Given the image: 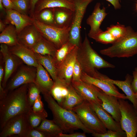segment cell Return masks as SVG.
Segmentation results:
<instances>
[{
  "label": "cell",
  "mask_w": 137,
  "mask_h": 137,
  "mask_svg": "<svg viewBox=\"0 0 137 137\" xmlns=\"http://www.w3.org/2000/svg\"><path fill=\"white\" fill-rule=\"evenodd\" d=\"M28 84L22 85L7 93L0 99V129L17 115L26 113L31 108L27 98Z\"/></svg>",
  "instance_id": "obj_1"
},
{
  "label": "cell",
  "mask_w": 137,
  "mask_h": 137,
  "mask_svg": "<svg viewBox=\"0 0 137 137\" xmlns=\"http://www.w3.org/2000/svg\"><path fill=\"white\" fill-rule=\"evenodd\" d=\"M43 95L48 108L52 113L53 120L63 132L70 133L80 129L86 133L92 134L94 132L84 125L75 112L60 106L50 93Z\"/></svg>",
  "instance_id": "obj_2"
},
{
  "label": "cell",
  "mask_w": 137,
  "mask_h": 137,
  "mask_svg": "<svg viewBox=\"0 0 137 137\" xmlns=\"http://www.w3.org/2000/svg\"><path fill=\"white\" fill-rule=\"evenodd\" d=\"M77 59L82 72L95 78H98L101 74L97 69L115 67L105 60L93 49L86 35L82 43L78 46Z\"/></svg>",
  "instance_id": "obj_3"
},
{
  "label": "cell",
  "mask_w": 137,
  "mask_h": 137,
  "mask_svg": "<svg viewBox=\"0 0 137 137\" xmlns=\"http://www.w3.org/2000/svg\"><path fill=\"white\" fill-rule=\"evenodd\" d=\"M102 55L110 58H128L137 54V32L130 27L127 34L112 45L100 51Z\"/></svg>",
  "instance_id": "obj_4"
},
{
  "label": "cell",
  "mask_w": 137,
  "mask_h": 137,
  "mask_svg": "<svg viewBox=\"0 0 137 137\" xmlns=\"http://www.w3.org/2000/svg\"><path fill=\"white\" fill-rule=\"evenodd\" d=\"M32 24L41 35L52 43L57 49L69 41L71 27L62 28L47 25L35 18H33Z\"/></svg>",
  "instance_id": "obj_5"
},
{
  "label": "cell",
  "mask_w": 137,
  "mask_h": 137,
  "mask_svg": "<svg viewBox=\"0 0 137 137\" xmlns=\"http://www.w3.org/2000/svg\"><path fill=\"white\" fill-rule=\"evenodd\" d=\"M71 110L76 114L86 127L94 132L102 134L107 131V128L87 101L84 100L72 108Z\"/></svg>",
  "instance_id": "obj_6"
},
{
  "label": "cell",
  "mask_w": 137,
  "mask_h": 137,
  "mask_svg": "<svg viewBox=\"0 0 137 137\" xmlns=\"http://www.w3.org/2000/svg\"><path fill=\"white\" fill-rule=\"evenodd\" d=\"M121 114V128L126 133L127 137H136L137 132V113L133 105L125 99L119 98Z\"/></svg>",
  "instance_id": "obj_7"
},
{
  "label": "cell",
  "mask_w": 137,
  "mask_h": 137,
  "mask_svg": "<svg viewBox=\"0 0 137 137\" xmlns=\"http://www.w3.org/2000/svg\"><path fill=\"white\" fill-rule=\"evenodd\" d=\"M93 0H73L74 5L73 22L70 32L69 41L79 46L81 41V27L87 8Z\"/></svg>",
  "instance_id": "obj_8"
},
{
  "label": "cell",
  "mask_w": 137,
  "mask_h": 137,
  "mask_svg": "<svg viewBox=\"0 0 137 137\" xmlns=\"http://www.w3.org/2000/svg\"><path fill=\"white\" fill-rule=\"evenodd\" d=\"M31 127L26 113L21 114L7 121L0 130V137H26Z\"/></svg>",
  "instance_id": "obj_9"
},
{
  "label": "cell",
  "mask_w": 137,
  "mask_h": 137,
  "mask_svg": "<svg viewBox=\"0 0 137 137\" xmlns=\"http://www.w3.org/2000/svg\"><path fill=\"white\" fill-rule=\"evenodd\" d=\"M37 67L26 65H20L15 74L8 81L4 91L6 94L22 85L35 82Z\"/></svg>",
  "instance_id": "obj_10"
},
{
  "label": "cell",
  "mask_w": 137,
  "mask_h": 137,
  "mask_svg": "<svg viewBox=\"0 0 137 137\" xmlns=\"http://www.w3.org/2000/svg\"><path fill=\"white\" fill-rule=\"evenodd\" d=\"M0 51L5 63L4 75L2 84L4 89L11 75L23 62L11 52L6 44H1Z\"/></svg>",
  "instance_id": "obj_11"
},
{
  "label": "cell",
  "mask_w": 137,
  "mask_h": 137,
  "mask_svg": "<svg viewBox=\"0 0 137 137\" xmlns=\"http://www.w3.org/2000/svg\"><path fill=\"white\" fill-rule=\"evenodd\" d=\"M78 46H76L57 67V77L68 85L71 84L74 65L77 60Z\"/></svg>",
  "instance_id": "obj_12"
},
{
  "label": "cell",
  "mask_w": 137,
  "mask_h": 137,
  "mask_svg": "<svg viewBox=\"0 0 137 137\" xmlns=\"http://www.w3.org/2000/svg\"><path fill=\"white\" fill-rule=\"evenodd\" d=\"M105 76L102 79L91 77L82 72L81 79L86 83L93 85L98 88L106 94L117 98L124 99H127L124 94L120 93L114 85L106 80Z\"/></svg>",
  "instance_id": "obj_13"
},
{
  "label": "cell",
  "mask_w": 137,
  "mask_h": 137,
  "mask_svg": "<svg viewBox=\"0 0 137 137\" xmlns=\"http://www.w3.org/2000/svg\"><path fill=\"white\" fill-rule=\"evenodd\" d=\"M97 95L102 102V107L109 113L116 121L120 123L121 114L118 98L109 95L97 87Z\"/></svg>",
  "instance_id": "obj_14"
},
{
  "label": "cell",
  "mask_w": 137,
  "mask_h": 137,
  "mask_svg": "<svg viewBox=\"0 0 137 137\" xmlns=\"http://www.w3.org/2000/svg\"><path fill=\"white\" fill-rule=\"evenodd\" d=\"M71 84L84 100L88 102H93L101 106L102 102L97 95V87L85 82L81 80L78 81H72Z\"/></svg>",
  "instance_id": "obj_15"
},
{
  "label": "cell",
  "mask_w": 137,
  "mask_h": 137,
  "mask_svg": "<svg viewBox=\"0 0 137 137\" xmlns=\"http://www.w3.org/2000/svg\"><path fill=\"white\" fill-rule=\"evenodd\" d=\"M42 36L33 24L25 27L18 34V44L31 49Z\"/></svg>",
  "instance_id": "obj_16"
},
{
  "label": "cell",
  "mask_w": 137,
  "mask_h": 137,
  "mask_svg": "<svg viewBox=\"0 0 137 137\" xmlns=\"http://www.w3.org/2000/svg\"><path fill=\"white\" fill-rule=\"evenodd\" d=\"M100 5V3L96 4L92 13L87 19V23L90 27L88 34L89 37L102 30L100 26L107 14L105 8H101Z\"/></svg>",
  "instance_id": "obj_17"
},
{
  "label": "cell",
  "mask_w": 137,
  "mask_h": 137,
  "mask_svg": "<svg viewBox=\"0 0 137 137\" xmlns=\"http://www.w3.org/2000/svg\"><path fill=\"white\" fill-rule=\"evenodd\" d=\"M88 102L107 129L113 131L123 130L121 128L120 123L115 120L112 116L101 106L92 101Z\"/></svg>",
  "instance_id": "obj_18"
},
{
  "label": "cell",
  "mask_w": 137,
  "mask_h": 137,
  "mask_svg": "<svg viewBox=\"0 0 137 137\" xmlns=\"http://www.w3.org/2000/svg\"><path fill=\"white\" fill-rule=\"evenodd\" d=\"M6 12L7 19L15 26L18 34L25 27L32 24L33 18L16 10H6Z\"/></svg>",
  "instance_id": "obj_19"
},
{
  "label": "cell",
  "mask_w": 137,
  "mask_h": 137,
  "mask_svg": "<svg viewBox=\"0 0 137 137\" xmlns=\"http://www.w3.org/2000/svg\"><path fill=\"white\" fill-rule=\"evenodd\" d=\"M9 47L11 52L21 59L25 64L37 67L39 63L35 53L31 50L19 44Z\"/></svg>",
  "instance_id": "obj_20"
},
{
  "label": "cell",
  "mask_w": 137,
  "mask_h": 137,
  "mask_svg": "<svg viewBox=\"0 0 137 137\" xmlns=\"http://www.w3.org/2000/svg\"><path fill=\"white\" fill-rule=\"evenodd\" d=\"M55 26L62 28L71 27L74 11L64 7L53 8Z\"/></svg>",
  "instance_id": "obj_21"
},
{
  "label": "cell",
  "mask_w": 137,
  "mask_h": 137,
  "mask_svg": "<svg viewBox=\"0 0 137 137\" xmlns=\"http://www.w3.org/2000/svg\"><path fill=\"white\" fill-rule=\"evenodd\" d=\"M37 73L35 83L40 89L43 94L50 93L54 81L46 70L39 63L37 67Z\"/></svg>",
  "instance_id": "obj_22"
},
{
  "label": "cell",
  "mask_w": 137,
  "mask_h": 137,
  "mask_svg": "<svg viewBox=\"0 0 137 137\" xmlns=\"http://www.w3.org/2000/svg\"><path fill=\"white\" fill-rule=\"evenodd\" d=\"M105 79L117 86L126 94L127 98L132 103L135 110H137V99L134 96V93L131 85L133 77L128 74L124 81L114 80L106 76Z\"/></svg>",
  "instance_id": "obj_23"
},
{
  "label": "cell",
  "mask_w": 137,
  "mask_h": 137,
  "mask_svg": "<svg viewBox=\"0 0 137 137\" xmlns=\"http://www.w3.org/2000/svg\"><path fill=\"white\" fill-rule=\"evenodd\" d=\"M69 86L58 77L54 81L50 94L61 107L68 94Z\"/></svg>",
  "instance_id": "obj_24"
},
{
  "label": "cell",
  "mask_w": 137,
  "mask_h": 137,
  "mask_svg": "<svg viewBox=\"0 0 137 137\" xmlns=\"http://www.w3.org/2000/svg\"><path fill=\"white\" fill-rule=\"evenodd\" d=\"M38 63L46 70L55 81L57 77V69L54 58L49 55H42L35 53Z\"/></svg>",
  "instance_id": "obj_25"
},
{
  "label": "cell",
  "mask_w": 137,
  "mask_h": 137,
  "mask_svg": "<svg viewBox=\"0 0 137 137\" xmlns=\"http://www.w3.org/2000/svg\"><path fill=\"white\" fill-rule=\"evenodd\" d=\"M57 7L66 8L74 11V5L69 0H41L35 12L38 13L46 8Z\"/></svg>",
  "instance_id": "obj_26"
},
{
  "label": "cell",
  "mask_w": 137,
  "mask_h": 137,
  "mask_svg": "<svg viewBox=\"0 0 137 137\" xmlns=\"http://www.w3.org/2000/svg\"><path fill=\"white\" fill-rule=\"evenodd\" d=\"M43 133L46 137H58L63 131L54 120L46 118L43 119L40 125L35 128Z\"/></svg>",
  "instance_id": "obj_27"
},
{
  "label": "cell",
  "mask_w": 137,
  "mask_h": 137,
  "mask_svg": "<svg viewBox=\"0 0 137 137\" xmlns=\"http://www.w3.org/2000/svg\"><path fill=\"white\" fill-rule=\"evenodd\" d=\"M57 49L51 42L42 36L31 49L35 53L42 55H49L54 57Z\"/></svg>",
  "instance_id": "obj_28"
},
{
  "label": "cell",
  "mask_w": 137,
  "mask_h": 137,
  "mask_svg": "<svg viewBox=\"0 0 137 137\" xmlns=\"http://www.w3.org/2000/svg\"><path fill=\"white\" fill-rule=\"evenodd\" d=\"M18 33L15 26L11 24L6 27L0 35V43L12 46L18 44Z\"/></svg>",
  "instance_id": "obj_29"
},
{
  "label": "cell",
  "mask_w": 137,
  "mask_h": 137,
  "mask_svg": "<svg viewBox=\"0 0 137 137\" xmlns=\"http://www.w3.org/2000/svg\"><path fill=\"white\" fill-rule=\"evenodd\" d=\"M84 100L76 91L71 84L68 86V93L62 104V107L71 110L72 108L81 104Z\"/></svg>",
  "instance_id": "obj_30"
},
{
  "label": "cell",
  "mask_w": 137,
  "mask_h": 137,
  "mask_svg": "<svg viewBox=\"0 0 137 137\" xmlns=\"http://www.w3.org/2000/svg\"><path fill=\"white\" fill-rule=\"evenodd\" d=\"M76 46L68 41L57 49L54 57L57 67L63 62Z\"/></svg>",
  "instance_id": "obj_31"
},
{
  "label": "cell",
  "mask_w": 137,
  "mask_h": 137,
  "mask_svg": "<svg viewBox=\"0 0 137 137\" xmlns=\"http://www.w3.org/2000/svg\"><path fill=\"white\" fill-rule=\"evenodd\" d=\"M26 115L30 126L34 128L38 126L42 120L48 116L45 110L42 112H35L32 110L31 108L26 113Z\"/></svg>",
  "instance_id": "obj_32"
},
{
  "label": "cell",
  "mask_w": 137,
  "mask_h": 137,
  "mask_svg": "<svg viewBox=\"0 0 137 137\" xmlns=\"http://www.w3.org/2000/svg\"><path fill=\"white\" fill-rule=\"evenodd\" d=\"M130 27L118 24L113 25L107 28L106 30L116 39H119L125 36L128 32Z\"/></svg>",
  "instance_id": "obj_33"
},
{
  "label": "cell",
  "mask_w": 137,
  "mask_h": 137,
  "mask_svg": "<svg viewBox=\"0 0 137 137\" xmlns=\"http://www.w3.org/2000/svg\"><path fill=\"white\" fill-rule=\"evenodd\" d=\"M90 38L96 41L104 44H112L116 39L107 30H102L91 36Z\"/></svg>",
  "instance_id": "obj_34"
},
{
  "label": "cell",
  "mask_w": 137,
  "mask_h": 137,
  "mask_svg": "<svg viewBox=\"0 0 137 137\" xmlns=\"http://www.w3.org/2000/svg\"><path fill=\"white\" fill-rule=\"evenodd\" d=\"M40 12L38 16L39 20H38L44 24L55 26L53 8H46Z\"/></svg>",
  "instance_id": "obj_35"
},
{
  "label": "cell",
  "mask_w": 137,
  "mask_h": 137,
  "mask_svg": "<svg viewBox=\"0 0 137 137\" xmlns=\"http://www.w3.org/2000/svg\"><path fill=\"white\" fill-rule=\"evenodd\" d=\"M40 93L41 92L40 89L35 83L28 84L27 98L31 107Z\"/></svg>",
  "instance_id": "obj_36"
},
{
  "label": "cell",
  "mask_w": 137,
  "mask_h": 137,
  "mask_svg": "<svg viewBox=\"0 0 137 137\" xmlns=\"http://www.w3.org/2000/svg\"><path fill=\"white\" fill-rule=\"evenodd\" d=\"M92 135L95 137H127L126 132L124 130L113 131L108 130L104 133H99L94 132Z\"/></svg>",
  "instance_id": "obj_37"
},
{
  "label": "cell",
  "mask_w": 137,
  "mask_h": 137,
  "mask_svg": "<svg viewBox=\"0 0 137 137\" xmlns=\"http://www.w3.org/2000/svg\"><path fill=\"white\" fill-rule=\"evenodd\" d=\"M12 2L15 6V10L26 15L28 8V0H14Z\"/></svg>",
  "instance_id": "obj_38"
},
{
  "label": "cell",
  "mask_w": 137,
  "mask_h": 137,
  "mask_svg": "<svg viewBox=\"0 0 137 137\" xmlns=\"http://www.w3.org/2000/svg\"><path fill=\"white\" fill-rule=\"evenodd\" d=\"M82 72V71L81 66L77 59L73 68L72 81L81 80Z\"/></svg>",
  "instance_id": "obj_39"
},
{
  "label": "cell",
  "mask_w": 137,
  "mask_h": 137,
  "mask_svg": "<svg viewBox=\"0 0 137 137\" xmlns=\"http://www.w3.org/2000/svg\"><path fill=\"white\" fill-rule=\"evenodd\" d=\"M31 108L35 112H42L45 110L44 109V105L41 100V96L40 95L38 96L35 101Z\"/></svg>",
  "instance_id": "obj_40"
},
{
  "label": "cell",
  "mask_w": 137,
  "mask_h": 137,
  "mask_svg": "<svg viewBox=\"0 0 137 137\" xmlns=\"http://www.w3.org/2000/svg\"><path fill=\"white\" fill-rule=\"evenodd\" d=\"M26 137H46L42 131L35 128L31 127L26 135Z\"/></svg>",
  "instance_id": "obj_41"
},
{
  "label": "cell",
  "mask_w": 137,
  "mask_h": 137,
  "mask_svg": "<svg viewBox=\"0 0 137 137\" xmlns=\"http://www.w3.org/2000/svg\"><path fill=\"white\" fill-rule=\"evenodd\" d=\"M2 60H0V98L2 97L5 94L4 89L2 85L4 75L5 68Z\"/></svg>",
  "instance_id": "obj_42"
},
{
  "label": "cell",
  "mask_w": 137,
  "mask_h": 137,
  "mask_svg": "<svg viewBox=\"0 0 137 137\" xmlns=\"http://www.w3.org/2000/svg\"><path fill=\"white\" fill-rule=\"evenodd\" d=\"M133 79L131 85L134 93L137 91V67H136L133 72Z\"/></svg>",
  "instance_id": "obj_43"
},
{
  "label": "cell",
  "mask_w": 137,
  "mask_h": 137,
  "mask_svg": "<svg viewBox=\"0 0 137 137\" xmlns=\"http://www.w3.org/2000/svg\"><path fill=\"white\" fill-rule=\"evenodd\" d=\"M85 132L83 133L76 132L72 134H65L62 132L60 133L58 137H86Z\"/></svg>",
  "instance_id": "obj_44"
},
{
  "label": "cell",
  "mask_w": 137,
  "mask_h": 137,
  "mask_svg": "<svg viewBox=\"0 0 137 137\" xmlns=\"http://www.w3.org/2000/svg\"><path fill=\"white\" fill-rule=\"evenodd\" d=\"M2 4L6 10H15L14 5L11 0H2Z\"/></svg>",
  "instance_id": "obj_45"
},
{
  "label": "cell",
  "mask_w": 137,
  "mask_h": 137,
  "mask_svg": "<svg viewBox=\"0 0 137 137\" xmlns=\"http://www.w3.org/2000/svg\"><path fill=\"white\" fill-rule=\"evenodd\" d=\"M110 3L115 9H119L121 5L119 3L120 0H106Z\"/></svg>",
  "instance_id": "obj_46"
},
{
  "label": "cell",
  "mask_w": 137,
  "mask_h": 137,
  "mask_svg": "<svg viewBox=\"0 0 137 137\" xmlns=\"http://www.w3.org/2000/svg\"><path fill=\"white\" fill-rule=\"evenodd\" d=\"M31 12H33L35 8V5L39 0H30Z\"/></svg>",
  "instance_id": "obj_47"
},
{
  "label": "cell",
  "mask_w": 137,
  "mask_h": 137,
  "mask_svg": "<svg viewBox=\"0 0 137 137\" xmlns=\"http://www.w3.org/2000/svg\"><path fill=\"white\" fill-rule=\"evenodd\" d=\"M6 27L5 24L3 22L0 20V31L2 32L5 29Z\"/></svg>",
  "instance_id": "obj_48"
},
{
  "label": "cell",
  "mask_w": 137,
  "mask_h": 137,
  "mask_svg": "<svg viewBox=\"0 0 137 137\" xmlns=\"http://www.w3.org/2000/svg\"><path fill=\"white\" fill-rule=\"evenodd\" d=\"M0 8L1 10H4L3 6L2 4V0H0Z\"/></svg>",
  "instance_id": "obj_49"
},
{
  "label": "cell",
  "mask_w": 137,
  "mask_h": 137,
  "mask_svg": "<svg viewBox=\"0 0 137 137\" xmlns=\"http://www.w3.org/2000/svg\"><path fill=\"white\" fill-rule=\"evenodd\" d=\"M134 95L135 98L137 99V91L135 93H134Z\"/></svg>",
  "instance_id": "obj_50"
},
{
  "label": "cell",
  "mask_w": 137,
  "mask_h": 137,
  "mask_svg": "<svg viewBox=\"0 0 137 137\" xmlns=\"http://www.w3.org/2000/svg\"><path fill=\"white\" fill-rule=\"evenodd\" d=\"M69 0L71 1V2H73V0Z\"/></svg>",
  "instance_id": "obj_51"
},
{
  "label": "cell",
  "mask_w": 137,
  "mask_h": 137,
  "mask_svg": "<svg viewBox=\"0 0 137 137\" xmlns=\"http://www.w3.org/2000/svg\"><path fill=\"white\" fill-rule=\"evenodd\" d=\"M12 1H14V0H11Z\"/></svg>",
  "instance_id": "obj_52"
},
{
  "label": "cell",
  "mask_w": 137,
  "mask_h": 137,
  "mask_svg": "<svg viewBox=\"0 0 137 137\" xmlns=\"http://www.w3.org/2000/svg\"><path fill=\"white\" fill-rule=\"evenodd\" d=\"M136 7V9H137V4Z\"/></svg>",
  "instance_id": "obj_53"
},
{
  "label": "cell",
  "mask_w": 137,
  "mask_h": 137,
  "mask_svg": "<svg viewBox=\"0 0 137 137\" xmlns=\"http://www.w3.org/2000/svg\"><path fill=\"white\" fill-rule=\"evenodd\" d=\"M136 136H137V132L136 133Z\"/></svg>",
  "instance_id": "obj_54"
},
{
  "label": "cell",
  "mask_w": 137,
  "mask_h": 137,
  "mask_svg": "<svg viewBox=\"0 0 137 137\" xmlns=\"http://www.w3.org/2000/svg\"><path fill=\"white\" fill-rule=\"evenodd\" d=\"M136 112L137 113V111H136Z\"/></svg>",
  "instance_id": "obj_55"
}]
</instances>
